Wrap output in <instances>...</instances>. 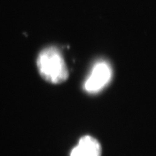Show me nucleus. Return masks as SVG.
I'll list each match as a JSON object with an SVG mask.
<instances>
[{"label": "nucleus", "instance_id": "f03ea898", "mask_svg": "<svg viewBox=\"0 0 156 156\" xmlns=\"http://www.w3.org/2000/svg\"><path fill=\"white\" fill-rule=\"evenodd\" d=\"M112 76L113 71L109 63L104 60L98 61L85 80L83 89L89 94L98 93L109 83Z\"/></svg>", "mask_w": 156, "mask_h": 156}, {"label": "nucleus", "instance_id": "f257e3e1", "mask_svg": "<svg viewBox=\"0 0 156 156\" xmlns=\"http://www.w3.org/2000/svg\"><path fill=\"white\" fill-rule=\"evenodd\" d=\"M37 65L41 77L50 83H61L69 75L60 50L54 46L46 48L41 51L37 57Z\"/></svg>", "mask_w": 156, "mask_h": 156}, {"label": "nucleus", "instance_id": "7ed1b4c3", "mask_svg": "<svg viewBox=\"0 0 156 156\" xmlns=\"http://www.w3.org/2000/svg\"><path fill=\"white\" fill-rule=\"evenodd\" d=\"M101 146L98 140L90 135L83 136L72 149L70 156H101Z\"/></svg>", "mask_w": 156, "mask_h": 156}]
</instances>
